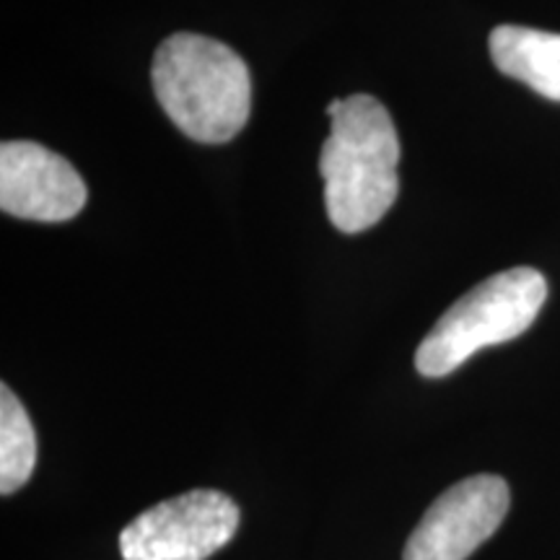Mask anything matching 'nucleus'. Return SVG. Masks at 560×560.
<instances>
[{
	"mask_svg": "<svg viewBox=\"0 0 560 560\" xmlns=\"http://www.w3.org/2000/svg\"><path fill=\"white\" fill-rule=\"evenodd\" d=\"M397 164L400 138L387 107L369 94L348 96L319 153L332 226L359 234L380 223L400 192Z\"/></svg>",
	"mask_w": 560,
	"mask_h": 560,
	"instance_id": "obj_1",
	"label": "nucleus"
},
{
	"mask_svg": "<svg viewBox=\"0 0 560 560\" xmlns=\"http://www.w3.org/2000/svg\"><path fill=\"white\" fill-rule=\"evenodd\" d=\"M151 81L161 109L198 143H226L247 125V62L219 39L192 32L172 34L153 55Z\"/></svg>",
	"mask_w": 560,
	"mask_h": 560,
	"instance_id": "obj_2",
	"label": "nucleus"
},
{
	"mask_svg": "<svg viewBox=\"0 0 560 560\" xmlns=\"http://www.w3.org/2000/svg\"><path fill=\"white\" fill-rule=\"evenodd\" d=\"M548 299V280L535 268H511L486 278L441 314L418 346L416 369L429 380L452 374L488 346L527 332Z\"/></svg>",
	"mask_w": 560,
	"mask_h": 560,
	"instance_id": "obj_3",
	"label": "nucleus"
},
{
	"mask_svg": "<svg viewBox=\"0 0 560 560\" xmlns=\"http://www.w3.org/2000/svg\"><path fill=\"white\" fill-rule=\"evenodd\" d=\"M240 506L221 490H190L136 516L120 535L122 560H206L240 529Z\"/></svg>",
	"mask_w": 560,
	"mask_h": 560,
	"instance_id": "obj_4",
	"label": "nucleus"
},
{
	"mask_svg": "<svg viewBox=\"0 0 560 560\" xmlns=\"http://www.w3.org/2000/svg\"><path fill=\"white\" fill-rule=\"evenodd\" d=\"M511 506L506 480L472 475L439 495L412 529L402 560H467L501 527Z\"/></svg>",
	"mask_w": 560,
	"mask_h": 560,
	"instance_id": "obj_5",
	"label": "nucleus"
},
{
	"mask_svg": "<svg viewBox=\"0 0 560 560\" xmlns=\"http://www.w3.org/2000/svg\"><path fill=\"white\" fill-rule=\"evenodd\" d=\"M81 174L60 153L32 140L0 145V208L26 221L60 223L86 206Z\"/></svg>",
	"mask_w": 560,
	"mask_h": 560,
	"instance_id": "obj_6",
	"label": "nucleus"
},
{
	"mask_svg": "<svg viewBox=\"0 0 560 560\" xmlns=\"http://www.w3.org/2000/svg\"><path fill=\"white\" fill-rule=\"evenodd\" d=\"M488 45L503 75L560 102V34L506 24L495 26Z\"/></svg>",
	"mask_w": 560,
	"mask_h": 560,
	"instance_id": "obj_7",
	"label": "nucleus"
},
{
	"mask_svg": "<svg viewBox=\"0 0 560 560\" xmlns=\"http://www.w3.org/2000/svg\"><path fill=\"white\" fill-rule=\"evenodd\" d=\"M37 465V436L24 405L9 384L0 387V493L11 495L26 486Z\"/></svg>",
	"mask_w": 560,
	"mask_h": 560,
	"instance_id": "obj_8",
	"label": "nucleus"
}]
</instances>
